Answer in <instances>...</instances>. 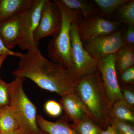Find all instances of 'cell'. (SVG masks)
I'll list each match as a JSON object with an SVG mask.
<instances>
[{"label":"cell","instance_id":"17","mask_svg":"<svg viewBox=\"0 0 134 134\" xmlns=\"http://www.w3.org/2000/svg\"><path fill=\"white\" fill-rule=\"evenodd\" d=\"M66 7L71 10L80 12L86 17L92 14L98 13L99 11L94 5L85 0H60Z\"/></svg>","mask_w":134,"mask_h":134},{"label":"cell","instance_id":"28","mask_svg":"<svg viewBox=\"0 0 134 134\" xmlns=\"http://www.w3.org/2000/svg\"><path fill=\"white\" fill-rule=\"evenodd\" d=\"M23 54L21 53L15 52L8 49L5 47L0 39V56L2 55H11L19 58L22 57Z\"/></svg>","mask_w":134,"mask_h":134},{"label":"cell","instance_id":"21","mask_svg":"<svg viewBox=\"0 0 134 134\" xmlns=\"http://www.w3.org/2000/svg\"><path fill=\"white\" fill-rule=\"evenodd\" d=\"M130 0H95L94 2L103 13L108 15L112 14L115 10L126 4Z\"/></svg>","mask_w":134,"mask_h":134},{"label":"cell","instance_id":"25","mask_svg":"<svg viewBox=\"0 0 134 134\" xmlns=\"http://www.w3.org/2000/svg\"><path fill=\"white\" fill-rule=\"evenodd\" d=\"M121 91L125 100L132 106L134 105V93L133 88L130 86L123 85L120 87Z\"/></svg>","mask_w":134,"mask_h":134},{"label":"cell","instance_id":"11","mask_svg":"<svg viewBox=\"0 0 134 134\" xmlns=\"http://www.w3.org/2000/svg\"><path fill=\"white\" fill-rule=\"evenodd\" d=\"M20 14L0 21V39L9 50H12L18 44L20 34Z\"/></svg>","mask_w":134,"mask_h":134},{"label":"cell","instance_id":"24","mask_svg":"<svg viewBox=\"0 0 134 134\" xmlns=\"http://www.w3.org/2000/svg\"><path fill=\"white\" fill-rule=\"evenodd\" d=\"M9 94L8 83H6L0 78V108L9 105Z\"/></svg>","mask_w":134,"mask_h":134},{"label":"cell","instance_id":"16","mask_svg":"<svg viewBox=\"0 0 134 134\" xmlns=\"http://www.w3.org/2000/svg\"><path fill=\"white\" fill-rule=\"evenodd\" d=\"M116 69L119 74L134 66V46L125 45L116 53Z\"/></svg>","mask_w":134,"mask_h":134},{"label":"cell","instance_id":"9","mask_svg":"<svg viewBox=\"0 0 134 134\" xmlns=\"http://www.w3.org/2000/svg\"><path fill=\"white\" fill-rule=\"evenodd\" d=\"M119 23L105 19L98 13L84 18L78 24V30L82 43L91 39L110 35L118 30Z\"/></svg>","mask_w":134,"mask_h":134},{"label":"cell","instance_id":"14","mask_svg":"<svg viewBox=\"0 0 134 134\" xmlns=\"http://www.w3.org/2000/svg\"><path fill=\"white\" fill-rule=\"evenodd\" d=\"M37 122L41 130L48 134H77L72 126L63 120L51 122L39 114L37 115Z\"/></svg>","mask_w":134,"mask_h":134},{"label":"cell","instance_id":"27","mask_svg":"<svg viewBox=\"0 0 134 134\" xmlns=\"http://www.w3.org/2000/svg\"><path fill=\"white\" fill-rule=\"evenodd\" d=\"M123 39L125 44L134 46V27L128 25L124 34Z\"/></svg>","mask_w":134,"mask_h":134},{"label":"cell","instance_id":"3","mask_svg":"<svg viewBox=\"0 0 134 134\" xmlns=\"http://www.w3.org/2000/svg\"><path fill=\"white\" fill-rule=\"evenodd\" d=\"M25 78L15 77L8 83L10 108L16 119L19 129L25 134L40 133L37 122V109L24 90L23 83Z\"/></svg>","mask_w":134,"mask_h":134},{"label":"cell","instance_id":"4","mask_svg":"<svg viewBox=\"0 0 134 134\" xmlns=\"http://www.w3.org/2000/svg\"><path fill=\"white\" fill-rule=\"evenodd\" d=\"M59 8L62 16L61 28L58 36L47 46L48 57L50 60L62 65L70 71L72 66L70 29L72 23L82 21L80 12L69 9L60 0L54 1Z\"/></svg>","mask_w":134,"mask_h":134},{"label":"cell","instance_id":"13","mask_svg":"<svg viewBox=\"0 0 134 134\" xmlns=\"http://www.w3.org/2000/svg\"><path fill=\"white\" fill-rule=\"evenodd\" d=\"M33 0H1L0 21L21 14L31 5Z\"/></svg>","mask_w":134,"mask_h":134},{"label":"cell","instance_id":"5","mask_svg":"<svg viewBox=\"0 0 134 134\" xmlns=\"http://www.w3.org/2000/svg\"><path fill=\"white\" fill-rule=\"evenodd\" d=\"M80 23L73 22L70 29L72 66L70 72L77 81L98 70V61L85 49L80 39L78 30Z\"/></svg>","mask_w":134,"mask_h":134},{"label":"cell","instance_id":"10","mask_svg":"<svg viewBox=\"0 0 134 134\" xmlns=\"http://www.w3.org/2000/svg\"><path fill=\"white\" fill-rule=\"evenodd\" d=\"M83 44L85 49L97 60L116 53L126 45L120 30L110 35L87 40Z\"/></svg>","mask_w":134,"mask_h":134},{"label":"cell","instance_id":"2","mask_svg":"<svg viewBox=\"0 0 134 134\" xmlns=\"http://www.w3.org/2000/svg\"><path fill=\"white\" fill-rule=\"evenodd\" d=\"M75 93L83 104L89 117L102 129H106L110 125V107L99 71L78 80Z\"/></svg>","mask_w":134,"mask_h":134},{"label":"cell","instance_id":"29","mask_svg":"<svg viewBox=\"0 0 134 134\" xmlns=\"http://www.w3.org/2000/svg\"><path fill=\"white\" fill-rule=\"evenodd\" d=\"M101 134H117L114 127L111 125H109L107 128L103 130Z\"/></svg>","mask_w":134,"mask_h":134},{"label":"cell","instance_id":"31","mask_svg":"<svg viewBox=\"0 0 134 134\" xmlns=\"http://www.w3.org/2000/svg\"><path fill=\"white\" fill-rule=\"evenodd\" d=\"M7 57V55H2L0 56V69H1V67L3 63L4 62Z\"/></svg>","mask_w":134,"mask_h":134},{"label":"cell","instance_id":"22","mask_svg":"<svg viewBox=\"0 0 134 134\" xmlns=\"http://www.w3.org/2000/svg\"><path fill=\"white\" fill-rule=\"evenodd\" d=\"M110 124L113 126L117 134H134V128L129 122L125 121L111 119Z\"/></svg>","mask_w":134,"mask_h":134},{"label":"cell","instance_id":"32","mask_svg":"<svg viewBox=\"0 0 134 134\" xmlns=\"http://www.w3.org/2000/svg\"><path fill=\"white\" fill-rule=\"evenodd\" d=\"M38 134H47L46 133H39Z\"/></svg>","mask_w":134,"mask_h":134},{"label":"cell","instance_id":"34","mask_svg":"<svg viewBox=\"0 0 134 134\" xmlns=\"http://www.w3.org/2000/svg\"><path fill=\"white\" fill-rule=\"evenodd\" d=\"M1 108H0V109H1Z\"/></svg>","mask_w":134,"mask_h":134},{"label":"cell","instance_id":"8","mask_svg":"<svg viewBox=\"0 0 134 134\" xmlns=\"http://www.w3.org/2000/svg\"><path fill=\"white\" fill-rule=\"evenodd\" d=\"M62 16L57 4L54 1L46 0L40 15L38 26L34 34V39L38 44L46 37L53 38L58 36L61 28Z\"/></svg>","mask_w":134,"mask_h":134},{"label":"cell","instance_id":"1","mask_svg":"<svg viewBox=\"0 0 134 134\" xmlns=\"http://www.w3.org/2000/svg\"><path fill=\"white\" fill-rule=\"evenodd\" d=\"M12 74L28 78L41 88L61 97L75 93L77 81L68 69L47 59L38 49L28 51L19 58Z\"/></svg>","mask_w":134,"mask_h":134},{"label":"cell","instance_id":"33","mask_svg":"<svg viewBox=\"0 0 134 134\" xmlns=\"http://www.w3.org/2000/svg\"><path fill=\"white\" fill-rule=\"evenodd\" d=\"M1 129H0V133H1Z\"/></svg>","mask_w":134,"mask_h":134},{"label":"cell","instance_id":"7","mask_svg":"<svg viewBox=\"0 0 134 134\" xmlns=\"http://www.w3.org/2000/svg\"><path fill=\"white\" fill-rule=\"evenodd\" d=\"M116 53L98 60V70L110 107L117 100L124 99L118 81Z\"/></svg>","mask_w":134,"mask_h":134},{"label":"cell","instance_id":"12","mask_svg":"<svg viewBox=\"0 0 134 134\" xmlns=\"http://www.w3.org/2000/svg\"><path fill=\"white\" fill-rule=\"evenodd\" d=\"M61 97L60 104L74 124L80 122L86 115L88 116L86 108L75 93H70Z\"/></svg>","mask_w":134,"mask_h":134},{"label":"cell","instance_id":"19","mask_svg":"<svg viewBox=\"0 0 134 134\" xmlns=\"http://www.w3.org/2000/svg\"><path fill=\"white\" fill-rule=\"evenodd\" d=\"M72 126L77 134H101L103 131L88 115Z\"/></svg>","mask_w":134,"mask_h":134},{"label":"cell","instance_id":"18","mask_svg":"<svg viewBox=\"0 0 134 134\" xmlns=\"http://www.w3.org/2000/svg\"><path fill=\"white\" fill-rule=\"evenodd\" d=\"M1 132H8L19 129V125L9 105L0 109Z\"/></svg>","mask_w":134,"mask_h":134},{"label":"cell","instance_id":"26","mask_svg":"<svg viewBox=\"0 0 134 134\" xmlns=\"http://www.w3.org/2000/svg\"><path fill=\"white\" fill-rule=\"evenodd\" d=\"M120 75V80L122 83L133 84L134 82V66L122 72Z\"/></svg>","mask_w":134,"mask_h":134},{"label":"cell","instance_id":"15","mask_svg":"<svg viewBox=\"0 0 134 134\" xmlns=\"http://www.w3.org/2000/svg\"><path fill=\"white\" fill-rule=\"evenodd\" d=\"M133 107L125 99L117 100L110 107L109 113L110 119H116L134 123Z\"/></svg>","mask_w":134,"mask_h":134},{"label":"cell","instance_id":"30","mask_svg":"<svg viewBox=\"0 0 134 134\" xmlns=\"http://www.w3.org/2000/svg\"><path fill=\"white\" fill-rule=\"evenodd\" d=\"M0 134H25L20 129L8 132H1Z\"/></svg>","mask_w":134,"mask_h":134},{"label":"cell","instance_id":"20","mask_svg":"<svg viewBox=\"0 0 134 134\" xmlns=\"http://www.w3.org/2000/svg\"><path fill=\"white\" fill-rule=\"evenodd\" d=\"M118 18L121 23L134 27V1L131 0L118 8Z\"/></svg>","mask_w":134,"mask_h":134},{"label":"cell","instance_id":"23","mask_svg":"<svg viewBox=\"0 0 134 134\" xmlns=\"http://www.w3.org/2000/svg\"><path fill=\"white\" fill-rule=\"evenodd\" d=\"M44 108L46 112L53 117L59 116L62 113L63 110L60 103L53 100L47 101L45 104Z\"/></svg>","mask_w":134,"mask_h":134},{"label":"cell","instance_id":"6","mask_svg":"<svg viewBox=\"0 0 134 134\" xmlns=\"http://www.w3.org/2000/svg\"><path fill=\"white\" fill-rule=\"evenodd\" d=\"M46 0H33L27 9L20 14V30L18 45L22 50L33 51L39 44L34 39V34L38 26L41 9Z\"/></svg>","mask_w":134,"mask_h":134},{"label":"cell","instance_id":"35","mask_svg":"<svg viewBox=\"0 0 134 134\" xmlns=\"http://www.w3.org/2000/svg\"><path fill=\"white\" fill-rule=\"evenodd\" d=\"M0 1H1V0H0Z\"/></svg>","mask_w":134,"mask_h":134}]
</instances>
